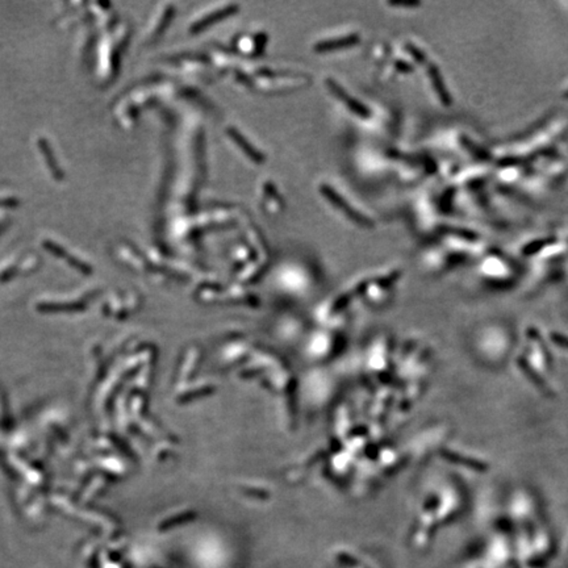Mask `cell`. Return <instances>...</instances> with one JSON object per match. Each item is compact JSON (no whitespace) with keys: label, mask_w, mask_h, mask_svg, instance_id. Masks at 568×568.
Segmentation results:
<instances>
[{"label":"cell","mask_w":568,"mask_h":568,"mask_svg":"<svg viewBox=\"0 0 568 568\" xmlns=\"http://www.w3.org/2000/svg\"><path fill=\"white\" fill-rule=\"evenodd\" d=\"M321 192L322 195H324V196L326 197V199L329 200L334 207H336V208H338L339 211L345 214V216H347L353 223L358 224V225L363 226V228H369V226L372 225L371 220H370L367 216H364L363 213L358 212L354 207L351 206V204H349V203L346 201V200L343 199L338 192H336L332 187H329L327 185H322Z\"/></svg>","instance_id":"1"},{"label":"cell","mask_w":568,"mask_h":568,"mask_svg":"<svg viewBox=\"0 0 568 568\" xmlns=\"http://www.w3.org/2000/svg\"><path fill=\"white\" fill-rule=\"evenodd\" d=\"M325 82H326L327 87H329V89L332 91V94H334V96H336V98H338L339 100L342 101L343 104H345V107L349 108L351 112L355 113V115H358V116H360V117H369L370 116L369 108L363 104V103H360L359 100H357V99L353 98L350 94L346 93L345 89L339 86L337 82H334L333 79H326Z\"/></svg>","instance_id":"2"},{"label":"cell","mask_w":568,"mask_h":568,"mask_svg":"<svg viewBox=\"0 0 568 568\" xmlns=\"http://www.w3.org/2000/svg\"><path fill=\"white\" fill-rule=\"evenodd\" d=\"M228 134H229V137L234 141L235 145H237L242 152H244V154L249 158L250 161H253L254 163H258V164L265 162V154H262L259 150H256L255 146L251 145V143L245 138L244 134L240 133L237 129L229 128L228 129Z\"/></svg>","instance_id":"3"},{"label":"cell","mask_w":568,"mask_h":568,"mask_svg":"<svg viewBox=\"0 0 568 568\" xmlns=\"http://www.w3.org/2000/svg\"><path fill=\"white\" fill-rule=\"evenodd\" d=\"M237 11H238L237 4H229V6L224 7V8L217 9L216 12H212L209 13V15L204 16L201 20H199L197 23H195V24L191 27V30H192L194 33H197L200 32V30L207 29V28L212 27V25H214L216 23H218V21L224 20V19L226 17H229L230 15L235 13Z\"/></svg>","instance_id":"4"},{"label":"cell","mask_w":568,"mask_h":568,"mask_svg":"<svg viewBox=\"0 0 568 568\" xmlns=\"http://www.w3.org/2000/svg\"><path fill=\"white\" fill-rule=\"evenodd\" d=\"M358 41H359V36H357V34H351V36H345V37H341V39H333V40H327V41H321L320 44L316 45L315 50L326 51V50H334V49L347 48V46H351V45H355Z\"/></svg>","instance_id":"5"}]
</instances>
